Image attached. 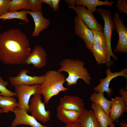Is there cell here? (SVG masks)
<instances>
[{
  "instance_id": "obj_28",
  "label": "cell",
  "mask_w": 127,
  "mask_h": 127,
  "mask_svg": "<svg viewBox=\"0 0 127 127\" xmlns=\"http://www.w3.org/2000/svg\"><path fill=\"white\" fill-rule=\"evenodd\" d=\"M30 7V11L35 12L41 10L43 3L42 0H28Z\"/></svg>"
},
{
  "instance_id": "obj_20",
  "label": "cell",
  "mask_w": 127,
  "mask_h": 127,
  "mask_svg": "<svg viewBox=\"0 0 127 127\" xmlns=\"http://www.w3.org/2000/svg\"><path fill=\"white\" fill-rule=\"evenodd\" d=\"M90 50L98 65L104 64L108 66L111 65L108 53L102 46L93 44Z\"/></svg>"
},
{
  "instance_id": "obj_4",
  "label": "cell",
  "mask_w": 127,
  "mask_h": 127,
  "mask_svg": "<svg viewBox=\"0 0 127 127\" xmlns=\"http://www.w3.org/2000/svg\"><path fill=\"white\" fill-rule=\"evenodd\" d=\"M41 84H36L31 85L23 84L15 86V91L18 97L17 108L24 109L28 113L29 112V102L31 96L40 91Z\"/></svg>"
},
{
  "instance_id": "obj_30",
  "label": "cell",
  "mask_w": 127,
  "mask_h": 127,
  "mask_svg": "<svg viewBox=\"0 0 127 127\" xmlns=\"http://www.w3.org/2000/svg\"><path fill=\"white\" fill-rule=\"evenodd\" d=\"M116 6L120 13L127 14V0H118L117 2Z\"/></svg>"
},
{
  "instance_id": "obj_2",
  "label": "cell",
  "mask_w": 127,
  "mask_h": 127,
  "mask_svg": "<svg viewBox=\"0 0 127 127\" xmlns=\"http://www.w3.org/2000/svg\"><path fill=\"white\" fill-rule=\"evenodd\" d=\"M60 68L57 71H64L68 76L65 79L67 86L76 85L79 79H81L87 85L90 84L91 77L87 69L85 67V62L79 59L76 60L65 58L59 63Z\"/></svg>"
},
{
  "instance_id": "obj_32",
  "label": "cell",
  "mask_w": 127,
  "mask_h": 127,
  "mask_svg": "<svg viewBox=\"0 0 127 127\" xmlns=\"http://www.w3.org/2000/svg\"><path fill=\"white\" fill-rule=\"evenodd\" d=\"M52 8L55 11H57L59 9V5L60 0H52Z\"/></svg>"
},
{
  "instance_id": "obj_31",
  "label": "cell",
  "mask_w": 127,
  "mask_h": 127,
  "mask_svg": "<svg viewBox=\"0 0 127 127\" xmlns=\"http://www.w3.org/2000/svg\"><path fill=\"white\" fill-rule=\"evenodd\" d=\"M119 94L121 96L125 101L127 104V91L123 88H120L119 90Z\"/></svg>"
},
{
  "instance_id": "obj_1",
  "label": "cell",
  "mask_w": 127,
  "mask_h": 127,
  "mask_svg": "<svg viewBox=\"0 0 127 127\" xmlns=\"http://www.w3.org/2000/svg\"><path fill=\"white\" fill-rule=\"evenodd\" d=\"M30 51L29 41L20 29L11 28L0 34V60L4 64H25Z\"/></svg>"
},
{
  "instance_id": "obj_34",
  "label": "cell",
  "mask_w": 127,
  "mask_h": 127,
  "mask_svg": "<svg viewBox=\"0 0 127 127\" xmlns=\"http://www.w3.org/2000/svg\"><path fill=\"white\" fill-rule=\"evenodd\" d=\"M64 127H81L79 122L69 123L66 124Z\"/></svg>"
},
{
  "instance_id": "obj_3",
  "label": "cell",
  "mask_w": 127,
  "mask_h": 127,
  "mask_svg": "<svg viewBox=\"0 0 127 127\" xmlns=\"http://www.w3.org/2000/svg\"><path fill=\"white\" fill-rule=\"evenodd\" d=\"M44 75V80L41 84L40 92L43 96L44 103L48 104L52 97L69 88L63 86L65 76L61 72L51 70L47 71Z\"/></svg>"
},
{
  "instance_id": "obj_25",
  "label": "cell",
  "mask_w": 127,
  "mask_h": 127,
  "mask_svg": "<svg viewBox=\"0 0 127 127\" xmlns=\"http://www.w3.org/2000/svg\"><path fill=\"white\" fill-rule=\"evenodd\" d=\"M22 9L30 10L28 0H11L8 12L17 11Z\"/></svg>"
},
{
  "instance_id": "obj_36",
  "label": "cell",
  "mask_w": 127,
  "mask_h": 127,
  "mask_svg": "<svg viewBox=\"0 0 127 127\" xmlns=\"http://www.w3.org/2000/svg\"><path fill=\"white\" fill-rule=\"evenodd\" d=\"M120 127H127V123L125 122H120L119 123Z\"/></svg>"
},
{
  "instance_id": "obj_16",
  "label": "cell",
  "mask_w": 127,
  "mask_h": 127,
  "mask_svg": "<svg viewBox=\"0 0 127 127\" xmlns=\"http://www.w3.org/2000/svg\"><path fill=\"white\" fill-rule=\"evenodd\" d=\"M127 111V104L121 97L116 96L111 101L110 116L114 122L118 120Z\"/></svg>"
},
{
  "instance_id": "obj_18",
  "label": "cell",
  "mask_w": 127,
  "mask_h": 127,
  "mask_svg": "<svg viewBox=\"0 0 127 127\" xmlns=\"http://www.w3.org/2000/svg\"><path fill=\"white\" fill-rule=\"evenodd\" d=\"M91 107L100 127H108L113 123L110 115H108L98 105L92 103Z\"/></svg>"
},
{
  "instance_id": "obj_17",
  "label": "cell",
  "mask_w": 127,
  "mask_h": 127,
  "mask_svg": "<svg viewBox=\"0 0 127 127\" xmlns=\"http://www.w3.org/2000/svg\"><path fill=\"white\" fill-rule=\"evenodd\" d=\"M57 117L58 119L66 124L79 122L82 112L64 109L59 105L57 108Z\"/></svg>"
},
{
  "instance_id": "obj_35",
  "label": "cell",
  "mask_w": 127,
  "mask_h": 127,
  "mask_svg": "<svg viewBox=\"0 0 127 127\" xmlns=\"http://www.w3.org/2000/svg\"><path fill=\"white\" fill-rule=\"evenodd\" d=\"M43 3H45L49 5L52 8V0H42Z\"/></svg>"
},
{
  "instance_id": "obj_19",
  "label": "cell",
  "mask_w": 127,
  "mask_h": 127,
  "mask_svg": "<svg viewBox=\"0 0 127 127\" xmlns=\"http://www.w3.org/2000/svg\"><path fill=\"white\" fill-rule=\"evenodd\" d=\"M81 127H100L92 109H85L79 121Z\"/></svg>"
},
{
  "instance_id": "obj_15",
  "label": "cell",
  "mask_w": 127,
  "mask_h": 127,
  "mask_svg": "<svg viewBox=\"0 0 127 127\" xmlns=\"http://www.w3.org/2000/svg\"><path fill=\"white\" fill-rule=\"evenodd\" d=\"M27 11L28 14L32 18L35 24V28L32 36L34 37L38 36L40 32L48 28L50 24V20L44 17L41 10L35 12Z\"/></svg>"
},
{
  "instance_id": "obj_9",
  "label": "cell",
  "mask_w": 127,
  "mask_h": 127,
  "mask_svg": "<svg viewBox=\"0 0 127 127\" xmlns=\"http://www.w3.org/2000/svg\"><path fill=\"white\" fill-rule=\"evenodd\" d=\"M107 74L106 77L104 78H101L99 79L100 83L93 89L95 92L103 93L105 92L108 96L112 94L113 90L109 87L110 81L113 79L119 76L124 77L127 79V69L125 68L118 72H112L110 68H108L105 71Z\"/></svg>"
},
{
  "instance_id": "obj_5",
  "label": "cell",
  "mask_w": 127,
  "mask_h": 127,
  "mask_svg": "<svg viewBox=\"0 0 127 127\" xmlns=\"http://www.w3.org/2000/svg\"><path fill=\"white\" fill-rule=\"evenodd\" d=\"M41 94L40 91L33 95L30 100L29 111L36 120L45 123L50 120L51 112L46 110L45 103L41 101Z\"/></svg>"
},
{
  "instance_id": "obj_27",
  "label": "cell",
  "mask_w": 127,
  "mask_h": 127,
  "mask_svg": "<svg viewBox=\"0 0 127 127\" xmlns=\"http://www.w3.org/2000/svg\"><path fill=\"white\" fill-rule=\"evenodd\" d=\"M8 84V82L4 81L0 76V95L14 97L17 95L15 92L10 91L6 88Z\"/></svg>"
},
{
  "instance_id": "obj_21",
  "label": "cell",
  "mask_w": 127,
  "mask_h": 127,
  "mask_svg": "<svg viewBox=\"0 0 127 127\" xmlns=\"http://www.w3.org/2000/svg\"><path fill=\"white\" fill-rule=\"evenodd\" d=\"M90 99L92 103L98 105L108 115H110L111 101L104 97L103 93L94 92L91 95Z\"/></svg>"
},
{
  "instance_id": "obj_8",
  "label": "cell",
  "mask_w": 127,
  "mask_h": 127,
  "mask_svg": "<svg viewBox=\"0 0 127 127\" xmlns=\"http://www.w3.org/2000/svg\"><path fill=\"white\" fill-rule=\"evenodd\" d=\"M113 20L115 26V30L119 35L117 45L113 49L116 52H127V28L124 24L123 20L119 17V14L115 12Z\"/></svg>"
},
{
  "instance_id": "obj_13",
  "label": "cell",
  "mask_w": 127,
  "mask_h": 127,
  "mask_svg": "<svg viewBox=\"0 0 127 127\" xmlns=\"http://www.w3.org/2000/svg\"><path fill=\"white\" fill-rule=\"evenodd\" d=\"M45 51L38 45L35 46L27 58L25 64H32L34 67L40 69L46 66L47 63Z\"/></svg>"
},
{
  "instance_id": "obj_23",
  "label": "cell",
  "mask_w": 127,
  "mask_h": 127,
  "mask_svg": "<svg viewBox=\"0 0 127 127\" xmlns=\"http://www.w3.org/2000/svg\"><path fill=\"white\" fill-rule=\"evenodd\" d=\"M18 105L16 99L14 97L0 95V107L4 113L13 112Z\"/></svg>"
},
{
  "instance_id": "obj_6",
  "label": "cell",
  "mask_w": 127,
  "mask_h": 127,
  "mask_svg": "<svg viewBox=\"0 0 127 127\" xmlns=\"http://www.w3.org/2000/svg\"><path fill=\"white\" fill-rule=\"evenodd\" d=\"M97 11L102 17L104 22L103 32L106 37L107 44L108 57L110 62L111 63V57L116 60H118L117 56L113 53L111 45V39L112 32L115 29V26L114 20L112 18L110 10L100 8Z\"/></svg>"
},
{
  "instance_id": "obj_7",
  "label": "cell",
  "mask_w": 127,
  "mask_h": 127,
  "mask_svg": "<svg viewBox=\"0 0 127 127\" xmlns=\"http://www.w3.org/2000/svg\"><path fill=\"white\" fill-rule=\"evenodd\" d=\"M29 70L26 69L21 70L17 75L15 76H10L8 79L12 85L15 87L21 85H31L36 84H41L44 82V75L38 76H31L27 73Z\"/></svg>"
},
{
  "instance_id": "obj_38",
  "label": "cell",
  "mask_w": 127,
  "mask_h": 127,
  "mask_svg": "<svg viewBox=\"0 0 127 127\" xmlns=\"http://www.w3.org/2000/svg\"><path fill=\"white\" fill-rule=\"evenodd\" d=\"M3 111L2 109H0V113H3Z\"/></svg>"
},
{
  "instance_id": "obj_22",
  "label": "cell",
  "mask_w": 127,
  "mask_h": 127,
  "mask_svg": "<svg viewBox=\"0 0 127 127\" xmlns=\"http://www.w3.org/2000/svg\"><path fill=\"white\" fill-rule=\"evenodd\" d=\"M114 2L105 0L104 1L99 0H76L75 5L87 7V10L92 13L97 11L96 7L99 5H106L112 6Z\"/></svg>"
},
{
  "instance_id": "obj_29",
  "label": "cell",
  "mask_w": 127,
  "mask_h": 127,
  "mask_svg": "<svg viewBox=\"0 0 127 127\" xmlns=\"http://www.w3.org/2000/svg\"><path fill=\"white\" fill-rule=\"evenodd\" d=\"M11 0H0V16L8 12Z\"/></svg>"
},
{
  "instance_id": "obj_37",
  "label": "cell",
  "mask_w": 127,
  "mask_h": 127,
  "mask_svg": "<svg viewBox=\"0 0 127 127\" xmlns=\"http://www.w3.org/2000/svg\"><path fill=\"white\" fill-rule=\"evenodd\" d=\"M115 124L114 123H113L109 125L110 127H115Z\"/></svg>"
},
{
  "instance_id": "obj_12",
  "label": "cell",
  "mask_w": 127,
  "mask_h": 127,
  "mask_svg": "<svg viewBox=\"0 0 127 127\" xmlns=\"http://www.w3.org/2000/svg\"><path fill=\"white\" fill-rule=\"evenodd\" d=\"M13 112L15 114V118L12 123V127H15L21 124L32 127H48L42 125L33 116L28 115L24 109L17 107Z\"/></svg>"
},
{
  "instance_id": "obj_24",
  "label": "cell",
  "mask_w": 127,
  "mask_h": 127,
  "mask_svg": "<svg viewBox=\"0 0 127 127\" xmlns=\"http://www.w3.org/2000/svg\"><path fill=\"white\" fill-rule=\"evenodd\" d=\"M28 14L27 10L25 9L20 11L8 12L0 16V19L5 20L17 19L24 21L25 23H28L29 22V20L27 17Z\"/></svg>"
},
{
  "instance_id": "obj_11",
  "label": "cell",
  "mask_w": 127,
  "mask_h": 127,
  "mask_svg": "<svg viewBox=\"0 0 127 127\" xmlns=\"http://www.w3.org/2000/svg\"><path fill=\"white\" fill-rule=\"evenodd\" d=\"M74 21L75 34L83 40L87 48L90 50L94 44L93 36L92 31L77 16L75 17Z\"/></svg>"
},
{
  "instance_id": "obj_33",
  "label": "cell",
  "mask_w": 127,
  "mask_h": 127,
  "mask_svg": "<svg viewBox=\"0 0 127 127\" xmlns=\"http://www.w3.org/2000/svg\"><path fill=\"white\" fill-rule=\"evenodd\" d=\"M65 1L69 5L68 7L69 8L74 10L76 0H66Z\"/></svg>"
},
{
  "instance_id": "obj_14",
  "label": "cell",
  "mask_w": 127,
  "mask_h": 127,
  "mask_svg": "<svg viewBox=\"0 0 127 127\" xmlns=\"http://www.w3.org/2000/svg\"><path fill=\"white\" fill-rule=\"evenodd\" d=\"M83 99L77 96L66 95L60 99L59 105L63 108L82 112L85 109Z\"/></svg>"
},
{
  "instance_id": "obj_26",
  "label": "cell",
  "mask_w": 127,
  "mask_h": 127,
  "mask_svg": "<svg viewBox=\"0 0 127 127\" xmlns=\"http://www.w3.org/2000/svg\"><path fill=\"white\" fill-rule=\"evenodd\" d=\"M91 30L93 34L94 44L101 46L108 53L107 42L103 32L102 31Z\"/></svg>"
},
{
  "instance_id": "obj_10",
  "label": "cell",
  "mask_w": 127,
  "mask_h": 127,
  "mask_svg": "<svg viewBox=\"0 0 127 127\" xmlns=\"http://www.w3.org/2000/svg\"><path fill=\"white\" fill-rule=\"evenodd\" d=\"M74 10L77 15V16L89 29L97 31H103V27L98 23L92 12L87 9L84 6L76 5Z\"/></svg>"
}]
</instances>
